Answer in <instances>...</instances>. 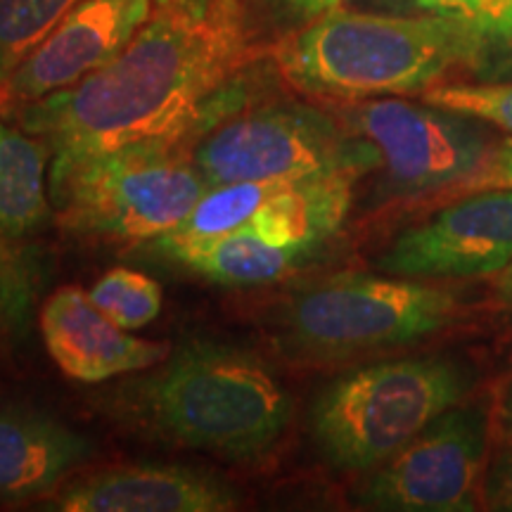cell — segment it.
<instances>
[{
	"label": "cell",
	"mask_w": 512,
	"mask_h": 512,
	"mask_svg": "<svg viewBox=\"0 0 512 512\" xmlns=\"http://www.w3.org/2000/svg\"><path fill=\"white\" fill-rule=\"evenodd\" d=\"M50 147L0 119V238L29 247L53 219Z\"/></svg>",
	"instance_id": "16"
},
{
	"label": "cell",
	"mask_w": 512,
	"mask_h": 512,
	"mask_svg": "<svg viewBox=\"0 0 512 512\" xmlns=\"http://www.w3.org/2000/svg\"><path fill=\"white\" fill-rule=\"evenodd\" d=\"M477 190H512V136L496 140L484 162L458 185L453 195Z\"/></svg>",
	"instance_id": "23"
},
{
	"label": "cell",
	"mask_w": 512,
	"mask_h": 512,
	"mask_svg": "<svg viewBox=\"0 0 512 512\" xmlns=\"http://www.w3.org/2000/svg\"><path fill=\"white\" fill-rule=\"evenodd\" d=\"M275 15L290 19V22L309 24L325 12L335 10L342 5V0H264Z\"/></svg>",
	"instance_id": "25"
},
{
	"label": "cell",
	"mask_w": 512,
	"mask_h": 512,
	"mask_svg": "<svg viewBox=\"0 0 512 512\" xmlns=\"http://www.w3.org/2000/svg\"><path fill=\"white\" fill-rule=\"evenodd\" d=\"M38 325L55 366L83 384L110 382L114 377L150 370L174 349L169 342L121 330L91 302L88 292L76 285L50 294Z\"/></svg>",
	"instance_id": "12"
},
{
	"label": "cell",
	"mask_w": 512,
	"mask_h": 512,
	"mask_svg": "<svg viewBox=\"0 0 512 512\" xmlns=\"http://www.w3.org/2000/svg\"><path fill=\"white\" fill-rule=\"evenodd\" d=\"M93 453V441L55 415L0 408V503L48 496Z\"/></svg>",
	"instance_id": "14"
},
{
	"label": "cell",
	"mask_w": 512,
	"mask_h": 512,
	"mask_svg": "<svg viewBox=\"0 0 512 512\" xmlns=\"http://www.w3.org/2000/svg\"><path fill=\"white\" fill-rule=\"evenodd\" d=\"M155 0H81L8 79L0 105L24 107L72 88L124 53Z\"/></svg>",
	"instance_id": "11"
},
{
	"label": "cell",
	"mask_w": 512,
	"mask_h": 512,
	"mask_svg": "<svg viewBox=\"0 0 512 512\" xmlns=\"http://www.w3.org/2000/svg\"><path fill=\"white\" fill-rule=\"evenodd\" d=\"M249 57L238 0H155L117 60L19 107V128L46 140L50 174L140 140L195 143L249 105Z\"/></svg>",
	"instance_id": "1"
},
{
	"label": "cell",
	"mask_w": 512,
	"mask_h": 512,
	"mask_svg": "<svg viewBox=\"0 0 512 512\" xmlns=\"http://www.w3.org/2000/svg\"><path fill=\"white\" fill-rule=\"evenodd\" d=\"M512 264V190H477L396 235L384 273L418 280L498 275Z\"/></svg>",
	"instance_id": "10"
},
{
	"label": "cell",
	"mask_w": 512,
	"mask_h": 512,
	"mask_svg": "<svg viewBox=\"0 0 512 512\" xmlns=\"http://www.w3.org/2000/svg\"><path fill=\"white\" fill-rule=\"evenodd\" d=\"M496 425L501 437L512 444V377L510 382L505 384L501 401H498V415H496Z\"/></svg>",
	"instance_id": "26"
},
{
	"label": "cell",
	"mask_w": 512,
	"mask_h": 512,
	"mask_svg": "<svg viewBox=\"0 0 512 512\" xmlns=\"http://www.w3.org/2000/svg\"><path fill=\"white\" fill-rule=\"evenodd\" d=\"M420 100L465 114L512 136V79L477 83H439Z\"/></svg>",
	"instance_id": "22"
},
{
	"label": "cell",
	"mask_w": 512,
	"mask_h": 512,
	"mask_svg": "<svg viewBox=\"0 0 512 512\" xmlns=\"http://www.w3.org/2000/svg\"><path fill=\"white\" fill-rule=\"evenodd\" d=\"M463 313L458 292L403 275H337L294 294L278 337L294 358L337 363L399 349L451 328Z\"/></svg>",
	"instance_id": "6"
},
{
	"label": "cell",
	"mask_w": 512,
	"mask_h": 512,
	"mask_svg": "<svg viewBox=\"0 0 512 512\" xmlns=\"http://www.w3.org/2000/svg\"><path fill=\"white\" fill-rule=\"evenodd\" d=\"M283 181H242L211 185L204 197L195 204L181 226L169 230L171 238H211L235 230L252 219L256 209L268 200V195Z\"/></svg>",
	"instance_id": "19"
},
{
	"label": "cell",
	"mask_w": 512,
	"mask_h": 512,
	"mask_svg": "<svg viewBox=\"0 0 512 512\" xmlns=\"http://www.w3.org/2000/svg\"><path fill=\"white\" fill-rule=\"evenodd\" d=\"M413 8L456 19L475 36L482 81L512 76V0H411Z\"/></svg>",
	"instance_id": "17"
},
{
	"label": "cell",
	"mask_w": 512,
	"mask_h": 512,
	"mask_svg": "<svg viewBox=\"0 0 512 512\" xmlns=\"http://www.w3.org/2000/svg\"><path fill=\"white\" fill-rule=\"evenodd\" d=\"M240 505L238 491L214 472L145 463L76 479L46 508L55 512H230Z\"/></svg>",
	"instance_id": "13"
},
{
	"label": "cell",
	"mask_w": 512,
	"mask_h": 512,
	"mask_svg": "<svg viewBox=\"0 0 512 512\" xmlns=\"http://www.w3.org/2000/svg\"><path fill=\"white\" fill-rule=\"evenodd\" d=\"M278 67L294 88L316 98H403L430 91L456 69L479 79L482 53L456 19L335 8L283 43Z\"/></svg>",
	"instance_id": "3"
},
{
	"label": "cell",
	"mask_w": 512,
	"mask_h": 512,
	"mask_svg": "<svg viewBox=\"0 0 512 512\" xmlns=\"http://www.w3.org/2000/svg\"><path fill=\"white\" fill-rule=\"evenodd\" d=\"M190 157L209 185L366 174L377 166L366 138L351 140L328 114L294 102L242 107L197 138Z\"/></svg>",
	"instance_id": "7"
},
{
	"label": "cell",
	"mask_w": 512,
	"mask_h": 512,
	"mask_svg": "<svg viewBox=\"0 0 512 512\" xmlns=\"http://www.w3.org/2000/svg\"><path fill=\"white\" fill-rule=\"evenodd\" d=\"M470 392V373L446 356H408L339 375L313 401L309 427L337 470L368 472Z\"/></svg>",
	"instance_id": "4"
},
{
	"label": "cell",
	"mask_w": 512,
	"mask_h": 512,
	"mask_svg": "<svg viewBox=\"0 0 512 512\" xmlns=\"http://www.w3.org/2000/svg\"><path fill=\"white\" fill-rule=\"evenodd\" d=\"M496 297L501 299L505 306H512V264L503 268L496 275Z\"/></svg>",
	"instance_id": "27"
},
{
	"label": "cell",
	"mask_w": 512,
	"mask_h": 512,
	"mask_svg": "<svg viewBox=\"0 0 512 512\" xmlns=\"http://www.w3.org/2000/svg\"><path fill=\"white\" fill-rule=\"evenodd\" d=\"M38 299V266L29 247L0 238V342L17 344L31 330Z\"/></svg>",
	"instance_id": "21"
},
{
	"label": "cell",
	"mask_w": 512,
	"mask_h": 512,
	"mask_svg": "<svg viewBox=\"0 0 512 512\" xmlns=\"http://www.w3.org/2000/svg\"><path fill=\"white\" fill-rule=\"evenodd\" d=\"M91 302L121 330H140L162 313L164 292L150 275L112 268L91 287Z\"/></svg>",
	"instance_id": "20"
},
{
	"label": "cell",
	"mask_w": 512,
	"mask_h": 512,
	"mask_svg": "<svg viewBox=\"0 0 512 512\" xmlns=\"http://www.w3.org/2000/svg\"><path fill=\"white\" fill-rule=\"evenodd\" d=\"M484 508L512 512V444L489 463L484 482Z\"/></svg>",
	"instance_id": "24"
},
{
	"label": "cell",
	"mask_w": 512,
	"mask_h": 512,
	"mask_svg": "<svg viewBox=\"0 0 512 512\" xmlns=\"http://www.w3.org/2000/svg\"><path fill=\"white\" fill-rule=\"evenodd\" d=\"M489 415L458 406L375 467L358 503L387 512H472L484 505Z\"/></svg>",
	"instance_id": "9"
},
{
	"label": "cell",
	"mask_w": 512,
	"mask_h": 512,
	"mask_svg": "<svg viewBox=\"0 0 512 512\" xmlns=\"http://www.w3.org/2000/svg\"><path fill=\"white\" fill-rule=\"evenodd\" d=\"M155 254L219 285H266L285 278L309 256L266 240L249 226L211 238H155Z\"/></svg>",
	"instance_id": "15"
},
{
	"label": "cell",
	"mask_w": 512,
	"mask_h": 512,
	"mask_svg": "<svg viewBox=\"0 0 512 512\" xmlns=\"http://www.w3.org/2000/svg\"><path fill=\"white\" fill-rule=\"evenodd\" d=\"M351 126L375 147L384 188L396 197L453 195L496 143L484 121L396 95L363 102Z\"/></svg>",
	"instance_id": "8"
},
{
	"label": "cell",
	"mask_w": 512,
	"mask_h": 512,
	"mask_svg": "<svg viewBox=\"0 0 512 512\" xmlns=\"http://www.w3.org/2000/svg\"><path fill=\"white\" fill-rule=\"evenodd\" d=\"M209 188L185 140H140L50 174V200L64 230L110 242L166 235Z\"/></svg>",
	"instance_id": "5"
},
{
	"label": "cell",
	"mask_w": 512,
	"mask_h": 512,
	"mask_svg": "<svg viewBox=\"0 0 512 512\" xmlns=\"http://www.w3.org/2000/svg\"><path fill=\"white\" fill-rule=\"evenodd\" d=\"M110 411L166 444L230 463H259L285 437L292 399L261 356L195 339L117 384Z\"/></svg>",
	"instance_id": "2"
},
{
	"label": "cell",
	"mask_w": 512,
	"mask_h": 512,
	"mask_svg": "<svg viewBox=\"0 0 512 512\" xmlns=\"http://www.w3.org/2000/svg\"><path fill=\"white\" fill-rule=\"evenodd\" d=\"M81 0H0V83Z\"/></svg>",
	"instance_id": "18"
}]
</instances>
